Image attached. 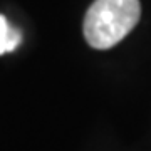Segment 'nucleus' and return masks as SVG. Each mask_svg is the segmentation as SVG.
Instances as JSON below:
<instances>
[{
  "instance_id": "2",
  "label": "nucleus",
  "mask_w": 151,
  "mask_h": 151,
  "mask_svg": "<svg viewBox=\"0 0 151 151\" xmlns=\"http://www.w3.org/2000/svg\"><path fill=\"white\" fill-rule=\"evenodd\" d=\"M20 32L12 29L5 17L0 15V54H5V52L17 49L20 44Z\"/></svg>"
},
{
  "instance_id": "1",
  "label": "nucleus",
  "mask_w": 151,
  "mask_h": 151,
  "mask_svg": "<svg viewBox=\"0 0 151 151\" xmlns=\"http://www.w3.org/2000/svg\"><path fill=\"white\" fill-rule=\"evenodd\" d=\"M139 17V0H96L84 17V37L91 47L109 49L134 29Z\"/></svg>"
}]
</instances>
